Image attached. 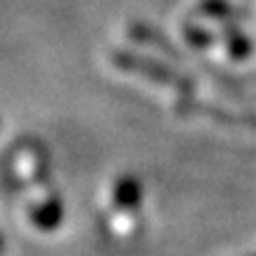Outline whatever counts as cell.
Returning <instances> with one entry per match:
<instances>
[{"label":"cell","instance_id":"cell-1","mask_svg":"<svg viewBox=\"0 0 256 256\" xmlns=\"http://www.w3.org/2000/svg\"><path fill=\"white\" fill-rule=\"evenodd\" d=\"M0 247H2V242H0Z\"/></svg>","mask_w":256,"mask_h":256}]
</instances>
